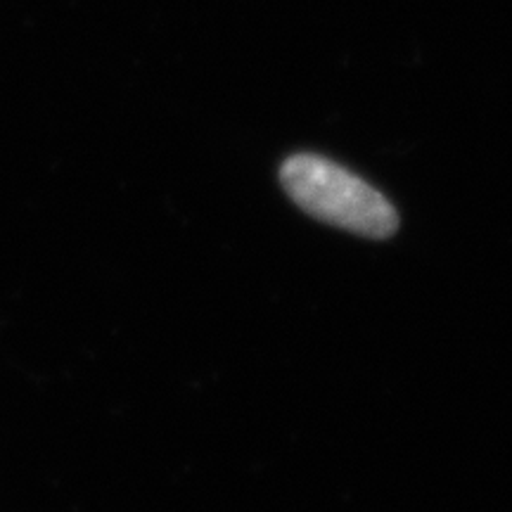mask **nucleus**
I'll return each instance as SVG.
<instances>
[{
	"mask_svg": "<svg viewBox=\"0 0 512 512\" xmlns=\"http://www.w3.org/2000/svg\"><path fill=\"white\" fill-rule=\"evenodd\" d=\"M280 181L299 209L335 228L370 240L392 238L399 228V214L380 190L325 157L292 155Z\"/></svg>",
	"mask_w": 512,
	"mask_h": 512,
	"instance_id": "nucleus-1",
	"label": "nucleus"
}]
</instances>
